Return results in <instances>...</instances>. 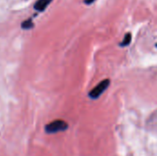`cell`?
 I'll use <instances>...</instances> for the list:
<instances>
[{
	"mask_svg": "<svg viewBox=\"0 0 157 156\" xmlns=\"http://www.w3.org/2000/svg\"><path fill=\"white\" fill-rule=\"evenodd\" d=\"M68 128V124L63 120H54L45 127V131L47 133H56L59 131H63Z\"/></svg>",
	"mask_w": 157,
	"mask_h": 156,
	"instance_id": "1",
	"label": "cell"
},
{
	"mask_svg": "<svg viewBox=\"0 0 157 156\" xmlns=\"http://www.w3.org/2000/svg\"><path fill=\"white\" fill-rule=\"evenodd\" d=\"M109 79H106V80H103L102 82H100L90 93H89V97L93 99H96L98 97H99L101 96V94L106 91V89L109 87Z\"/></svg>",
	"mask_w": 157,
	"mask_h": 156,
	"instance_id": "2",
	"label": "cell"
},
{
	"mask_svg": "<svg viewBox=\"0 0 157 156\" xmlns=\"http://www.w3.org/2000/svg\"><path fill=\"white\" fill-rule=\"evenodd\" d=\"M52 1V0H38L37 3L34 5V8L38 11H43Z\"/></svg>",
	"mask_w": 157,
	"mask_h": 156,
	"instance_id": "3",
	"label": "cell"
},
{
	"mask_svg": "<svg viewBox=\"0 0 157 156\" xmlns=\"http://www.w3.org/2000/svg\"><path fill=\"white\" fill-rule=\"evenodd\" d=\"M21 27H22V29H32V28L34 27V24H33V22H32V19H31V18H29V19L25 20V21L22 23Z\"/></svg>",
	"mask_w": 157,
	"mask_h": 156,
	"instance_id": "4",
	"label": "cell"
},
{
	"mask_svg": "<svg viewBox=\"0 0 157 156\" xmlns=\"http://www.w3.org/2000/svg\"><path fill=\"white\" fill-rule=\"evenodd\" d=\"M132 41V34L131 33H127L122 40V42L120 44L121 46H128Z\"/></svg>",
	"mask_w": 157,
	"mask_h": 156,
	"instance_id": "5",
	"label": "cell"
},
{
	"mask_svg": "<svg viewBox=\"0 0 157 156\" xmlns=\"http://www.w3.org/2000/svg\"><path fill=\"white\" fill-rule=\"evenodd\" d=\"M94 1H95V0H84V2H85L86 4H87V5H90V4H92Z\"/></svg>",
	"mask_w": 157,
	"mask_h": 156,
	"instance_id": "6",
	"label": "cell"
}]
</instances>
